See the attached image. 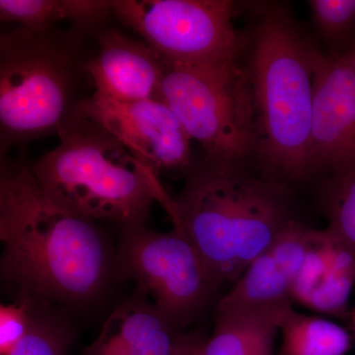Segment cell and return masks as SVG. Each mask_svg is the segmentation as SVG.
Instances as JSON below:
<instances>
[{"label": "cell", "mask_w": 355, "mask_h": 355, "mask_svg": "<svg viewBox=\"0 0 355 355\" xmlns=\"http://www.w3.org/2000/svg\"><path fill=\"white\" fill-rule=\"evenodd\" d=\"M1 279L18 296L51 305H90L114 260L94 220L53 202L25 160L0 163Z\"/></svg>", "instance_id": "obj_1"}, {"label": "cell", "mask_w": 355, "mask_h": 355, "mask_svg": "<svg viewBox=\"0 0 355 355\" xmlns=\"http://www.w3.org/2000/svg\"><path fill=\"white\" fill-rule=\"evenodd\" d=\"M177 200L184 229L216 289L242 273L294 220L282 184L205 158L186 174Z\"/></svg>", "instance_id": "obj_2"}, {"label": "cell", "mask_w": 355, "mask_h": 355, "mask_svg": "<svg viewBox=\"0 0 355 355\" xmlns=\"http://www.w3.org/2000/svg\"><path fill=\"white\" fill-rule=\"evenodd\" d=\"M60 144L33 166L44 193L64 209L121 228L146 225L159 202L173 224L179 222L175 200L159 176L79 109L58 133Z\"/></svg>", "instance_id": "obj_3"}, {"label": "cell", "mask_w": 355, "mask_h": 355, "mask_svg": "<svg viewBox=\"0 0 355 355\" xmlns=\"http://www.w3.org/2000/svg\"><path fill=\"white\" fill-rule=\"evenodd\" d=\"M318 55L282 11L263 14L246 70L254 153L275 181H304L314 174L310 137Z\"/></svg>", "instance_id": "obj_4"}, {"label": "cell", "mask_w": 355, "mask_h": 355, "mask_svg": "<svg viewBox=\"0 0 355 355\" xmlns=\"http://www.w3.org/2000/svg\"><path fill=\"white\" fill-rule=\"evenodd\" d=\"M84 34L15 27L0 36V149L58 135L83 99L78 97Z\"/></svg>", "instance_id": "obj_5"}, {"label": "cell", "mask_w": 355, "mask_h": 355, "mask_svg": "<svg viewBox=\"0 0 355 355\" xmlns=\"http://www.w3.org/2000/svg\"><path fill=\"white\" fill-rule=\"evenodd\" d=\"M160 100L202 146L207 159L240 163L254 153L251 85L237 60L166 67Z\"/></svg>", "instance_id": "obj_6"}, {"label": "cell", "mask_w": 355, "mask_h": 355, "mask_svg": "<svg viewBox=\"0 0 355 355\" xmlns=\"http://www.w3.org/2000/svg\"><path fill=\"white\" fill-rule=\"evenodd\" d=\"M114 265L177 329L188 326L216 291L202 259L184 229L168 232L146 225L121 228Z\"/></svg>", "instance_id": "obj_7"}, {"label": "cell", "mask_w": 355, "mask_h": 355, "mask_svg": "<svg viewBox=\"0 0 355 355\" xmlns=\"http://www.w3.org/2000/svg\"><path fill=\"white\" fill-rule=\"evenodd\" d=\"M113 15L167 67L237 60L240 41L229 0H114Z\"/></svg>", "instance_id": "obj_8"}, {"label": "cell", "mask_w": 355, "mask_h": 355, "mask_svg": "<svg viewBox=\"0 0 355 355\" xmlns=\"http://www.w3.org/2000/svg\"><path fill=\"white\" fill-rule=\"evenodd\" d=\"M78 109L158 176L164 172L187 174L193 168L190 135L162 100L121 103L93 93Z\"/></svg>", "instance_id": "obj_9"}, {"label": "cell", "mask_w": 355, "mask_h": 355, "mask_svg": "<svg viewBox=\"0 0 355 355\" xmlns=\"http://www.w3.org/2000/svg\"><path fill=\"white\" fill-rule=\"evenodd\" d=\"M310 155L314 174L355 171V74L347 55H318Z\"/></svg>", "instance_id": "obj_10"}, {"label": "cell", "mask_w": 355, "mask_h": 355, "mask_svg": "<svg viewBox=\"0 0 355 355\" xmlns=\"http://www.w3.org/2000/svg\"><path fill=\"white\" fill-rule=\"evenodd\" d=\"M95 34L97 51L85 64L94 94L121 103L160 100L166 67L153 49L119 30L99 29Z\"/></svg>", "instance_id": "obj_11"}, {"label": "cell", "mask_w": 355, "mask_h": 355, "mask_svg": "<svg viewBox=\"0 0 355 355\" xmlns=\"http://www.w3.org/2000/svg\"><path fill=\"white\" fill-rule=\"evenodd\" d=\"M312 227L294 219L242 273L217 307L292 303L291 293L304 263Z\"/></svg>", "instance_id": "obj_12"}, {"label": "cell", "mask_w": 355, "mask_h": 355, "mask_svg": "<svg viewBox=\"0 0 355 355\" xmlns=\"http://www.w3.org/2000/svg\"><path fill=\"white\" fill-rule=\"evenodd\" d=\"M355 284V257L331 228H313L291 300L318 313L342 316Z\"/></svg>", "instance_id": "obj_13"}, {"label": "cell", "mask_w": 355, "mask_h": 355, "mask_svg": "<svg viewBox=\"0 0 355 355\" xmlns=\"http://www.w3.org/2000/svg\"><path fill=\"white\" fill-rule=\"evenodd\" d=\"M179 335L153 303L135 299L110 315L85 355H172Z\"/></svg>", "instance_id": "obj_14"}, {"label": "cell", "mask_w": 355, "mask_h": 355, "mask_svg": "<svg viewBox=\"0 0 355 355\" xmlns=\"http://www.w3.org/2000/svg\"><path fill=\"white\" fill-rule=\"evenodd\" d=\"M291 305L217 307L216 326L202 355H277L280 323Z\"/></svg>", "instance_id": "obj_15"}, {"label": "cell", "mask_w": 355, "mask_h": 355, "mask_svg": "<svg viewBox=\"0 0 355 355\" xmlns=\"http://www.w3.org/2000/svg\"><path fill=\"white\" fill-rule=\"evenodd\" d=\"M113 15V1L106 0H0L2 22L34 32H48L60 21L86 34Z\"/></svg>", "instance_id": "obj_16"}, {"label": "cell", "mask_w": 355, "mask_h": 355, "mask_svg": "<svg viewBox=\"0 0 355 355\" xmlns=\"http://www.w3.org/2000/svg\"><path fill=\"white\" fill-rule=\"evenodd\" d=\"M282 345L277 355H347L352 347L349 334L330 320L287 308L282 323Z\"/></svg>", "instance_id": "obj_17"}, {"label": "cell", "mask_w": 355, "mask_h": 355, "mask_svg": "<svg viewBox=\"0 0 355 355\" xmlns=\"http://www.w3.org/2000/svg\"><path fill=\"white\" fill-rule=\"evenodd\" d=\"M74 338L73 329L51 305L36 301L29 330L8 355H67Z\"/></svg>", "instance_id": "obj_18"}, {"label": "cell", "mask_w": 355, "mask_h": 355, "mask_svg": "<svg viewBox=\"0 0 355 355\" xmlns=\"http://www.w3.org/2000/svg\"><path fill=\"white\" fill-rule=\"evenodd\" d=\"M322 202L328 227L355 257V171L329 178L324 184Z\"/></svg>", "instance_id": "obj_19"}, {"label": "cell", "mask_w": 355, "mask_h": 355, "mask_svg": "<svg viewBox=\"0 0 355 355\" xmlns=\"http://www.w3.org/2000/svg\"><path fill=\"white\" fill-rule=\"evenodd\" d=\"M35 302L34 299L18 296L10 304L0 306V354H10L24 338L31 324Z\"/></svg>", "instance_id": "obj_20"}, {"label": "cell", "mask_w": 355, "mask_h": 355, "mask_svg": "<svg viewBox=\"0 0 355 355\" xmlns=\"http://www.w3.org/2000/svg\"><path fill=\"white\" fill-rule=\"evenodd\" d=\"M313 17L320 31L336 39L349 32L355 23V0H311Z\"/></svg>", "instance_id": "obj_21"}, {"label": "cell", "mask_w": 355, "mask_h": 355, "mask_svg": "<svg viewBox=\"0 0 355 355\" xmlns=\"http://www.w3.org/2000/svg\"><path fill=\"white\" fill-rule=\"evenodd\" d=\"M205 340L198 334H180L172 355H202Z\"/></svg>", "instance_id": "obj_22"}, {"label": "cell", "mask_w": 355, "mask_h": 355, "mask_svg": "<svg viewBox=\"0 0 355 355\" xmlns=\"http://www.w3.org/2000/svg\"><path fill=\"white\" fill-rule=\"evenodd\" d=\"M347 58H349L350 65H352V70H354L355 74V41L354 46H352V51H350L349 53H347Z\"/></svg>", "instance_id": "obj_23"}, {"label": "cell", "mask_w": 355, "mask_h": 355, "mask_svg": "<svg viewBox=\"0 0 355 355\" xmlns=\"http://www.w3.org/2000/svg\"><path fill=\"white\" fill-rule=\"evenodd\" d=\"M352 324H354V331H355V310L354 311V313H352Z\"/></svg>", "instance_id": "obj_24"}]
</instances>
